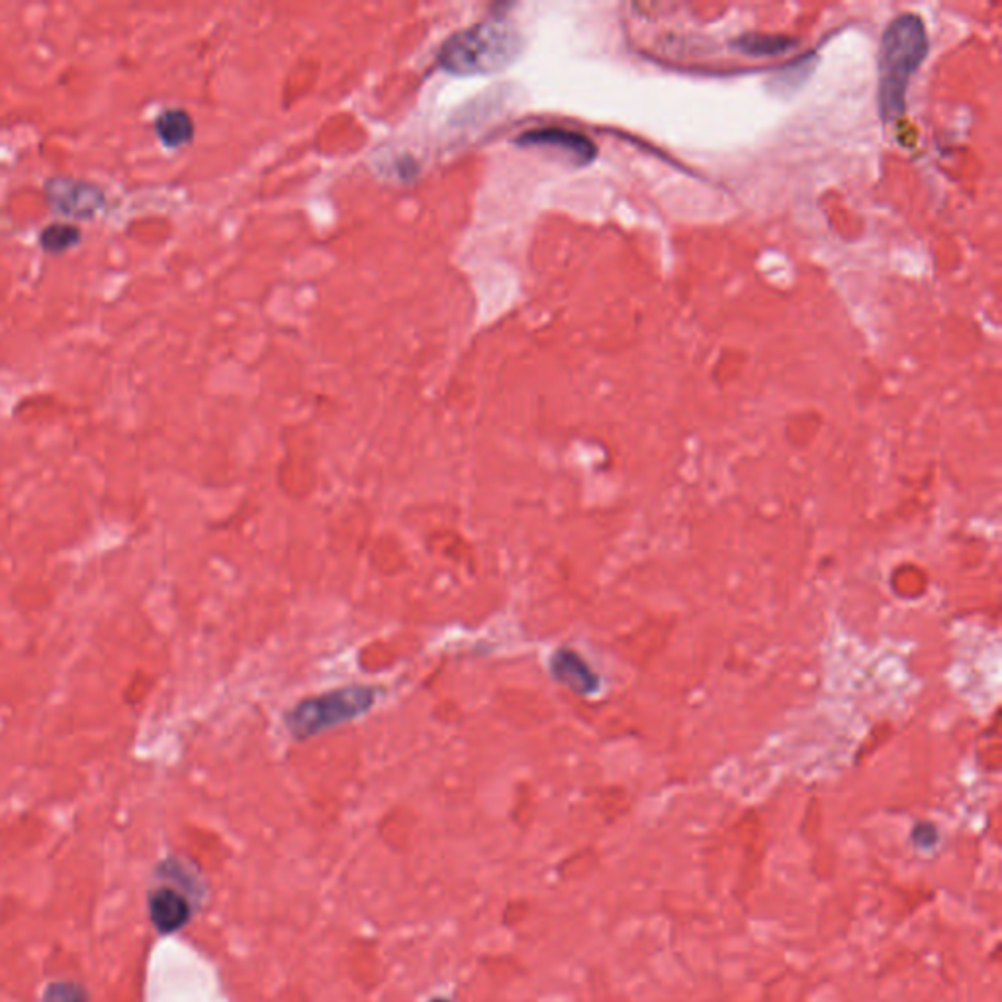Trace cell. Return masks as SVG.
I'll use <instances>...</instances> for the list:
<instances>
[{"label":"cell","instance_id":"obj_6","mask_svg":"<svg viewBox=\"0 0 1002 1002\" xmlns=\"http://www.w3.org/2000/svg\"><path fill=\"white\" fill-rule=\"evenodd\" d=\"M155 133L165 147L178 150L195 137V122L187 110L167 108L155 118Z\"/></svg>","mask_w":1002,"mask_h":1002},{"label":"cell","instance_id":"obj_8","mask_svg":"<svg viewBox=\"0 0 1002 1002\" xmlns=\"http://www.w3.org/2000/svg\"><path fill=\"white\" fill-rule=\"evenodd\" d=\"M797 40L781 34H742L738 36L733 45L740 54L750 55V57H773V55L785 54L793 47H797Z\"/></svg>","mask_w":1002,"mask_h":1002},{"label":"cell","instance_id":"obj_7","mask_svg":"<svg viewBox=\"0 0 1002 1002\" xmlns=\"http://www.w3.org/2000/svg\"><path fill=\"white\" fill-rule=\"evenodd\" d=\"M552 674L559 678L560 683H566L568 687L577 693L592 692L597 682L580 657L568 650H560L559 654L552 658Z\"/></svg>","mask_w":1002,"mask_h":1002},{"label":"cell","instance_id":"obj_2","mask_svg":"<svg viewBox=\"0 0 1002 1002\" xmlns=\"http://www.w3.org/2000/svg\"><path fill=\"white\" fill-rule=\"evenodd\" d=\"M524 37L504 20H488L449 37L439 65L453 75L504 71L521 55Z\"/></svg>","mask_w":1002,"mask_h":1002},{"label":"cell","instance_id":"obj_9","mask_svg":"<svg viewBox=\"0 0 1002 1002\" xmlns=\"http://www.w3.org/2000/svg\"><path fill=\"white\" fill-rule=\"evenodd\" d=\"M80 233L77 225L73 223H52L44 230L40 231V247L44 249L49 255H62L65 251L79 245Z\"/></svg>","mask_w":1002,"mask_h":1002},{"label":"cell","instance_id":"obj_10","mask_svg":"<svg viewBox=\"0 0 1002 1002\" xmlns=\"http://www.w3.org/2000/svg\"><path fill=\"white\" fill-rule=\"evenodd\" d=\"M155 913H157V921L159 924H163L167 931L175 928L178 924L183 923L187 918V905L180 896L175 895L167 891L165 895H161L155 903Z\"/></svg>","mask_w":1002,"mask_h":1002},{"label":"cell","instance_id":"obj_3","mask_svg":"<svg viewBox=\"0 0 1002 1002\" xmlns=\"http://www.w3.org/2000/svg\"><path fill=\"white\" fill-rule=\"evenodd\" d=\"M378 692L366 685L343 687L338 692L326 693L313 700L298 703L286 717V725L294 738L316 737L323 730L339 727L343 723L356 719L366 711L373 709Z\"/></svg>","mask_w":1002,"mask_h":1002},{"label":"cell","instance_id":"obj_1","mask_svg":"<svg viewBox=\"0 0 1002 1002\" xmlns=\"http://www.w3.org/2000/svg\"><path fill=\"white\" fill-rule=\"evenodd\" d=\"M928 32L918 14H901L889 22L879 52V112L895 122L906 110V92L914 73L928 55Z\"/></svg>","mask_w":1002,"mask_h":1002},{"label":"cell","instance_id":"obj_5","mask_svg":"<svg viewBox=\"0 0 1002 1002\" xmlns=\"http://www.w3.org/2000/svg\"><path fill=\"white\" fill-rule=\"evenodd\" d=\"M517 145L560 150V152L566 153L568 159L577 167L590 165L597 155V147L590 137H586L584 133L564 130V128H539V130L521 133L517 137Z\"/></svg>","mask_w":1002,"mask_h":1002},{"label":"cell","instance_id":"obj_11","mask_svg":"<svg viewBox=\"0 0 1002 1002\" xmlns=\"http://www.w3.org/2000/svg\"><path fill=\"white\" fill-rule=\"evenodd\" d=\"M437 1002H444V1001H437Z\"/></svg>","mask_w":1002,"mask_h":1002},{"label":"cell","instance_id":"obj_4","mask_svg":"<svg viewBox=\"0 0 1002 1002\" xmlns=\"http://www.w3.org/2000/svg\"><path fill=\"white\" fill-rule=\"evenodd\" d=\"M45 195L55 210L79 220H89L104 206L102 188L77 178H49L45 183Z\"/></svg>","mask_w":1002,"mask_h":1002}]
</instances>
